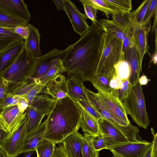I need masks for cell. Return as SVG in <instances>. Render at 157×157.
<instances>
[{"mask_svg":"<svg viewBox=\"0 0 157 157\" xmlns=\"http://www.w3.org/2000/svg\"><path fill=\"white\" fill-rule=\"evenodd\" d=\"M25 100H26L23 98L7 94L0 101V110L11 106L19 105Z\"/></svg>","mask_w":157,"mask_h":157,"instance_id":"obj_36","label":"cell"},{"mask_svg":"<svg viewBox=\"0 0 157 157\" xmlns=\"http://www.w3.org/2000/svg\"><path fill=\"white\" fill-rule=\"evenodd\" d=\"M150 29V27L147 26L136 27L133 29L131 34L132 41L138 52L141 66L144 56L149 49L147 39Z\"/></svg>","mask_w":157,"mask_h":157,"instance_id":"obj_15","label":"cell"},{"mask_svg":"<svg viewBox=\"0 0 157 157\" xmlns=\"http://www.w3.org/2000/svg\"><path fill=\"white\" fill-rule=\"evenodd\" d=\"M124 55V59L128 63L130 68L129 80L131 86L133 85L138 81L142 68L138 52L133 43L127 48Z\"/></svg>","mask_w":157,"mask_h":157,"instance_id":"obj_17","label":"cell"},{"mask_svg":"<svg viewBox=\"0 0 157 157\" xmlns=\"http://www.w3.org/2000/svg\"><path fill=\"white\" fill-rule=\"evenodd\" d=\"M14 29L0 28V53L11 44L24 40L15 33Z\"/></svg>","mask_w":157,"mask_h":157,"instance_id":"obj_25","label":"cell"},{"mask_svg":"<svg viewBox=\"0 0 157 157\" xmlns=\"http://www.w3.org/2000/svg\"><path fill=\"white\" fill-rule=\"evenodd\" d=\"M83 139V136L77 132L67 136L60 143L68 157H83L82 146Z\"/></svg>","mask_w":157,"mask_h":157,"instance_id":"obj_18","label":"cell"},{"mask_svg":"<svg viewBox=\"0 0 157 157\" xmlns=\"http://www.w3.org/2000/svg\"><path fill=\"white\" fill-rule=\"evenodd\" d=\"M82 5L86 17L90 19L92 23H97L96 9L90 5L86 4H83Z\"/></svg>","mask_w":157,"mask_h":157,"instance_id":"obj_41","label":"cell"},{"mask_svg":"<svg viewBox=\"0 0 157 157\" xmlns=\"http://www.w3.org/2000/svg\"><path fill=\"white\" fill-rule=\"evenodd\" d=\"M55 101L45 94L36 96L26 112L27 134L39 127L43 118L50 113Z\"/></svg>","mask_w":157,"mask_h":157,"instance_id":"obj_7","label":"cell"},{"mask_svg":"<svg viewBox=\"0 0 157 157\" xmlns=\"http://www.w3.org/2000/svg\"><path fill=\"white\" fill-rule=\"evenodd\" d=\"M9 134L0 128V141L6 137Z\"/></svg>","mask_w":157,"mask_h":157,"instance_id":"obj_51","label":"cell"},{"mask_svg":"<svg viewBox=\"0 0 157 157\" xmlns=\"http://www.w3.org/2000/svg\"><path fill=\"white\" fill-rule=\"evenodd\" d=\"M28 23L0 12V28L14 29L19 26L26 25Z\"/></svg>","mask_w":157,"mask_h":157,"instance_id":"obj_32","label":"cell"},{"mask_svg":"<svg viewBox=\"0 0 157 157\" xmlns=\"http://www.w3.org/2000/svg\"><path fill=\"white\" fill-rule=\"evenodd\" d=\"M56 144L53 141L44 139L35 149L37 157H51Z\"/></svg>","mask_w":157,"mask_h":157,"instance_id":"obj_31","label":"cell"},{"mask_svg":"<svg viewBox=\"0 0 157 157\" xmlns=\"http://www.w3.org/2000/svg\"><path fill=\"white\" fill-rule=\"evenodd\" d=\"M0 12L28 23L30 14L23 0H0Z\"/></svg>","mask_w":157,"mask_h":157,"instance_id":"obj_11","label":"cell"},{"mask_svg":"<svg viewBox=\"0 0 157 157\" xmlns=\"http://www.w3.org/2000/svg\"><path fill=\"white\" fill-rule=\"evenodd\" d=\"M98 123L107 149L117 145L140 140L137 138L139 132L138 128L131 123L127 126H122L113 120L104 118L98 119Z\"/></svg>","mask_w":157,"mask_h":157,"instance_id":"obj_3","label":"cell"},{"mask_svg":"<svg viewBox=\"0 0 157 157\" xmlns=\"http://www.w3.org/2000/svg\"><path fill=\"white\" fill-rule=\"evenodd\" d=\"M14 31L22 37L25 40H26L29 35V28L27 25L18 26L14 29Z\"/></svg>","mask_w":157,"mask_h":157,"instance_id":"obj_42","label":"cell"},{"mask_svg":"<svg viewBox=\"0 0 157 157\" xmlns=\"http://www.w3.org/2000/svg\"><path fill=\"white\" fill-rule=\"evenodd\" d=\"M122 103L126 114L130 115L139 127L147 129L150 121L142 87L138 81L130 86L128 95Z\"/></svg>","mask_w":157,"mask_h":157,"instance_id":"obj_6","label":"cell"},{"mask_svg":"<svg viewBox=\"0 0 157 157\" xmlns=\"http://www.w3.org/2000/svg\"><path fill=\"white\" fill-rule=\"evenodd\" d=\"M112 7L121 12H131L132 9L131 0H104Z\"/></svg>","mask_w":157,"mask_h":157,"instance_id":"obj_34","label":"cell"},{"mask_svg":"<svg viewBox=\"0 0 157 157\" xmlns=\"http://www.w3.org/2000/svg\"><path fill=\"white\" fill-rule=\"evenodd\" d=\"M152 134L154 136V139L152 143V157H157V135L155 134L154 131L151 129Z\"/></svg>","mask_w":157,"mask_h":157,"instance_id":"obj_46","label":"cell"},{"mask_svg":"<svg viewBox=\"0 0 157 157\" xmlns=\"http://www.w3.org/2000/svg\"><path fill=\"white\" fill-rule=\"evenodd\" d=\"M130 86L129 78L122 80L120 87L117 90L118 98L121 102L127 96Z\"/></svg>","mask_w":157,"mask_h":157,"instance_id":"obj_39","label":"cell"},{"mask_svg":"<svg viewBox=\"0 0 157 157\" xmlns=\"http://www.w3.org/2000/svg\"><path fill=\"white\" fill-rule=\"evenodd\" d=\"M29 35L25 40V48L34 57L37 58L41 56L40 42V35L38 29L33 25L28 23Z\"/></svg>","mask_w":157,"mask_h":157,"instance_id":"obj_21","label":"cell"},{"mask_svg":"<svg viewBox=\"0 0 157 157\" xmlns=\"http://www.w3.org/2000/svg\"><path fill=\"white\" fill-rule=\"evenodd\" d=\"M157 9V0H151L144 17L143 25L147 26Z\"/></svg>","mask_w":157,"mask_h":157,"instance_id":"obj_37","label":"cell"},{"mask_svg":"<svg viewBox=\"0 0 157 157\" xmlns=\"http://www.w3.org/2000/svg\"><path fill=\"white\" fill-rule=\"evenodd\" d=\"M97 23L104 33L117 38L122 42L126 35L129 33L112 20L103 19L97 20Z\"/></svg>","mask_w":157,"mask_h":157,"instance_id":"obj_23","label":"cell"},{"mask_svg":"<svg viewBox=\"0 0 157 157\" xmlns=\"http://www.w3.org/2000/svg\"><path fill=\"white\" fill-rule=\"evenodd\" d=\"M82 149L83 157H99V151L94 149L88 134L84 133Z\"/></svg>","mask_w":157,"mask_h":157,"instance_id":"obj_33","label":"cell"},{"mask_svg":"<svg viewBox=\"0 0 157 157\" xmlns=\"http://www.w3.org/2000/svg\"><path fill=\"white\" fill-rule=\"evenodd\" d=\"M0 157H6L5 154L0 148Z\"/></svg>","mask_w":157,"mask_h":157,"instance_id":"obj_54","label":"cell"},{"mask_svg":"<svg viewBox=\"0 0 157 157\" xmlns=\"http://www.w3.org/2000/svg\"><path fill=\"white\" fill-rule=\"evenodd\" d=\"M37 62L24 48L11 66L0 75L7 89L27 82L33 74Z\"/></svg>","mask_w":157,"mask_h":157,"instance_id":"obj_4","label":"cell"},{"mask_svg":"<svg viewBox=\"0 0 157 157\" xmlns=\"http://www.w3.org/2000/svg\"><path fill=\"white\" fill-rule=\"evenodd\" d=\"M148 81L149 79L147 76L144 75H142L140 77H139L138 80L139 83L141 86L147 85Z\"/></svg>","mask_w":157,"mask_h":157,"instance_id":"obj_50","label":"cell"},{"mask_svg":"<svg viewBox=\"0 0 157 157\" xmlns=\"http://www.w3.org/2000/svg\"><path fill=\"white\" fill-rule=\"evenodd\" d=\"M131 34L130 33L127 34L122 42V50L124 53L130 45L133 43Z\"/></svg>","mask_w":157,"mask_h":157,"instance_id":"obj_45","label":"cell"},{"mask_svg":"<svg viewBox=\"0 0 157 157\" xmlns=\"http://www.w3.org/2000/svg\"><path fill=\"white\" fill-rule=\"evenodd\" d=\"M83 117L82 110L69 97L56 100L46 119L44 139L56 144L78 132Z\"/></svg>","mask_w":157,"mask_h":157,"instance_id":"obj_2","label":"cell"},{"mask_svg":"<svg viewBox=\"0 0 157 157\" xmlns=\"http://www.w3.org/2000/svg\"><path fill=\"white\" fill-rule=\"evenodd\" d=\"M88 135L96 151H99L103 149H107L106 145L101 133L96 135H91L88 134Z\"/></svg>","mask_w":157,"mask_h":157,"instance_id":"obj_38","label":"cell"},{"mask_svg":"<svg viewBox=\"0 0 157 157\" xmlns=\"http://www.w3.org/2000/svg\"><path fill=\"white\" fill-rule=\"evenodd\" d=\"M69 97L75 101H88L85 91L83 82L76 76L67 74L66 78Z\"/></svg>","mask_w":157,"mask_h":157,"instance_id":"obj_20","label":"cell"},{"mask_svg":"<svg viewBox=\"0 0 157 157\" xmlns=\"http://www.w3.org/2000/svg\"><path fill=\"white\" fill-rule=\"evenodd\" d=\"M25 40L18 41L10 45L0 53V75L7 69L23 50Z\"/></svg>","mask_w":157,"mask_h":157,"instance_id":"obj_16","label":"cell"},{"mask_svg":"<svg viewBox=\"0 0 157 157\" xmlns=\"http://www.w3.org/2000/svg\"><path fill=\"white\" fill-rule=\"evenodd\" d=\"M104 32L97 23H92L87 31L66 48L62 60L65 72L83 82L94 78L104 45Z\"/></svg>","mask_w":157,"mask_h":157,"instance_id":"obj_1","label":"cell"},{"mask_svg":"<svg viewBox=\"0 0 157 157\" xmlns=\"http://www.w3.org/2000/svg\"><path fill=\"white\" fill-rule=\"evenodd\" d=\"M51 157H68L63 149L62 144H58V146L55 147Z\"/></svg>","mask_w":157,"mask_h":157,"instance_id":"obj_43","label":"cell"},{"mask_svg":"<svg viewBox=\"0 0 157 157\" xmlns=\"http://www.w3.org/2000/svg\"><path fill=\"white\" fill-rule=\"evenodd\" d=\"M75 101L82 106L87 111L98 119L103 118L101 114L88 101L80 100Z\"/></svg>","mask_w":157,"mask_h":157,"instance_id":"obj_40","label":"cell"},{"mask_svg":"<svg viewBox=\"0 0 157 157\" xmlns=\"http://www.w3.org/2000/svg\"><path fill=\"white\" fill-rule=\"evenodd\" d=\"M82 4H86L94 7L96 10L103 12L108 18L109 16L120 12L114 9L104 0H82L79 1Z\"/></svg>","mask_w":157,"mask_h":157,"instance_id":"obj_29","label":"cell"},{"mask_svg":"<svg viewBox=\"0 0 157 157\" xmlns=\"http://www.w3.org/2000/svg\"><path fill=\"white\" fill-rule=\"evenodd\" d=\"M116 76L122 80L129 78L130 68L127 61L124 59H121L114 66Z\"/></svg>","mask_w":157,"mask_h":157,"instance_id":"obj_35","label":"cell"},{"mask_svg":"<svg viewBox=\"0 0 157 157\" xmlns=\"http://www.w3.org/2000/svg\"><path fill=\"white\" fill-rule=\"evenodd\" d=\"M66 51L63 54L56 58L53 61L44 75L39 79H36L40 83L45 86L57 75L65 72L62 60Z\"/></svg>","mask_w":157,"mask_h":157,"instance_id":"obj_24","label":"cell"},{"mask_svg":"<svg viewBox=\"0 0 157 157\" xmlns=\"http://www.w3.org/2000/svg\"><path fill=\"white\" fill-rule=\"evenodd\" d=\"M157 51H155V53L152 56L151 59V62L154 63L155 64L157 63Z\"/></svg>","mask_w":157,"mask_h":157,"instance_id":"obj_52","label":"cell"},{"mask_svg":"<svg viewBox=\"0 0 157 157\" xmlns=\"http://www.w3.org/2000/svg\"><path fill=\"white\" fill-rule=\"evenodd\" d=\"M97 95L101 104L107 111L114 118L116 122L122 126L130 124L122 102L117 96L112 94L98 92Z\"/></svg>","mask_w":157,"mask_h":157,"instance_id":"obj_9","label":"cell"},{"mask_svg":"<svg viewBox=\"0 0 157 157\" xmlns=\"http://www.w3.org/2000/svg\"><path fill=\"white\" fill-rule=\"evenodd\" d=\"M85 91L88 101L92 105L102 117L113 120L115 122L114 118L107 111L103 106L98 98L96 93L85 87Z\"/></svg>","mask_w":157,"mask_h":157,"instance_id":"obj_27","label":"cell"},{"mask_svg":"<svg viewBox=\"0 0 157 157\" xmlns=\"http://www.w3.org/2000/svg\"><path fill=\"white\" fill-rule=\"evenodd\" d=\"M64 11L70 20L74 31L80 36H82L90 27L85 15L78 10L71 1L64 0Z\"/></svg>","mask_w":157,"mask_h":157,"instance_id":"obj_12","label":"cell"},{"mask_svg":"<svg viewBox=\"0 0 157 157\" xmlns=\"http://www.w3.org/2000/svg\"><path fill=\"white\" fill-rule=\"evenodd\" d=\"M25 110L18 105L11 106L0 110V128L10 133L21 124L26 117Z\"/></svg>","mask_w":157,"mask_h":157,"instance_id":"obj_10","label":"cell"},{"mask_svg":"<svg viewBox=\"0 0 157 157\" xmlns=\"http://www.w3.org/2000/svg\"><path fill=\"white\" fill-rule=\"evenodd\" d=\"M141 157H152V143L145 151Z\"/></svg>","mask_w":157,"mask_h":157,"instance_id":"obj_49","label":"cell"},{"mask_svg":"<svg viewBox=\"0 0 157 157\" xmlns=\"http://www.w3.org/2000/svg\"><path fill=\"white\" fill-rule=\"evenodd\" d=\"M112 78L105 75H96L91 83L98 92L104 94H112L114 90L110 86L109 83Z\"/></svg>","mask_w":157,"mask_h":157,"instance_id":"obj_28","label":"cell"},{"mask_svg":"<svg viewBox=\"0 0 157 157\" xmlns=\"http://www.w3.org/2000/svg\"><path fill=\"white\" fill-rule=\"evenodd\" d=\"M34 151H32L26 152V153L24 155H25V157H30Z\"/></svg>","mask_w":157,"mask_h":157,"instance_id":"obj_53","label":"cell"},{"mask_svg":"<svg viewBox=\"0 0 157 157\" xmlns=\"http://www.w3.org/2000/svg\"><path fill=\"white\" fill-rule=\"evenodd\" d=\"M77 103L81 108L83 113L82 119L80 126L82 131L84 133L91 135L100 134L98 119L90 113L82 106Z\"/></svg>","mask_w":157,"mask_h":157,"instance_id":"obj_22","label":"cell"},{"mask_svg":"<svg viewBox=\"0 0 157 157\" xmlns=\"http://www.w3.org/2000/svg\"><path fill=\"white\" fill-rule=\"evenodd\" d=\"M129 13L119 12L111 15L112 20L127 32L131 34L133 28Z\"/></svg>","mask_w":157,"mask_h":157,"instance_id":"obj_30","label":"cell"},{"mask_svg":"<svg viewBox=\"0 0 157 157\" xmlns=\"http://www.w3.org/2000/svg\"><path fill=\"white\" fill-rule=\"evenodd\" d=\"M49 95L56 100L69 97L66 78L59 74L46 84L40 93Z\"/></svg>","mask_w":157,"mask_h":157,"instance_id":"obj_14","label":"cell"},{"mask_svg":"<svg viewBox=\"0 0 157 157\" xmlns=\"http://www.w3.org/2000/svg\"><path fill=\"white\" fill-rule=\"evenodd\" d=\"M27 135L26 118L20 126L0 141V148L6 157H16L20 155Z\"/></svg>","mask_w":157,"mask_h":157,"instance_id":"obj_8","label":"cell"},{"mask_svg":"<svg viewBox=\"0 0 157 157\" xmlns=\"http://www.w3.org/2000/svg\"><path fill=\"white\" fill-rule=\"evenodd\" d=\"M113 154V157H121L113 153H112Z\"/></svg>","mask_w":157,"mask_h":157,"instance_id":"obj_55","label":"cell"},{"mask_svg":"<svg viewBox=\"0 0 157 157\" xmlns=\"http://www.w3.org/2000/svg\"><path fill=\"white\" fill-rule=\"evenodd\" d=\"M151 142L140 140L117 145L108 149L121 157H141Z\"/></svg>","mask_w":157,"mask_h":157,"instance_id":"obj_13","label":"cell"},{"mask_svg":"<svg viewBox=\"0 0 157 157\" xmlns=\"http://www.w3.org/2000/svg\"><path fill=\"white\" fill-rule=\"evenodd\" d=\"M46 120L42 122L39 127L31 132L27 134L21 152V154L34 151L41 142L44 139Z\"/></svg>","mask_w":157,"mask_h":157,"instance_id":"obj_19","label":"cell"},{"mask_svg":"<svg viewBox=\"0 0 157 157\" xmlns=\"http://www.w3.org/2000/svg\"><path fill=\"white\" fill-rule=\"evenodd\" d=\"M122 41L104 33L103 48L96 75H105L112 78L116 76L114 66L121 59H124Z\"/></svg>","mask_w":157,"mask_h":157,"instance_id":"obj_5","label":"cell"},{"mask_svg":"<svg viewBox=\"0 0 157 157\" xmlns=\"http://www.w3.org/2000/svg\"><path fill=\"white\" fill-rule=\"evenodd\" d=\"M151 0L143 1L135 10L129 13L133 28L142 25L143 20Z\"/></svg>","mask_w":157,"mask_h":157,"instance_id":"obj_26","label":"cell"},{"mask_svg":"<svg viewBox=\"0 0 157 157\" xmlns=\"http://www.w3.org/2000/svg\"><path fill=\"white\" fill-rule=\"evenodd\" d=\"M121 79L117 76L112 78L110 80L109 85L113 90H117L120 88L122 82Z\"/></svg>","mask_w":157,"mask_h":157,"instance_id":"obj_44","label":"cell"},{"mask_svg":"<svg viewBox=\"0 0 157 157\" xmlns=\"http://www.w3.org/2000/svg\"><path fill=\"white\" fill-rule=\"evenodd\" d=\"M58 10H62L65 11L64 0H53Z\"/></svg>","mask_w":157,"mask_h":157,"instance_id":"obj_48","label":"cell"},{"mask_svg":"<svg viewBox=\"0 0 157 157\" xmlns=\"http://www.w3.org/2000/svg\"><path fill=\"white\" fill-rule=\"evenodd\" d=\"M7 94V88L3 79L0 77V101Z\"/></svg>","mask_w":157,"mask_h":157,"instance_id":"obj_47","label":"cell"}]
</instances>
